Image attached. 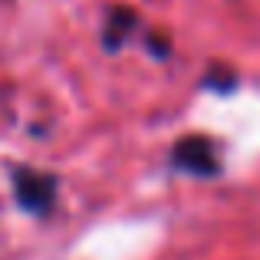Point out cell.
Here are the masks:
<instances>
[{"label":"cell","mask_w":260,"mask_h":260,"mask_svg":"<svg viewBox=\"0 0 260 260\" xmlns=\"http://www.w3.org/2000/svg\"><path fill=\"white\" fill-rule=\"evenodd\" d=\"M17 198L26 211H46L53 204V194H56V181L50 175H40V172H17Z\"/></svg>","instance_id":"obj_1"},{"label":"cell","mask_w":260,"mask_h":260,"mask_svg":"<svg viewBox=\"0 0 260 260\" xmlns=\"http://www.w3.org/2000/svg\"><path fill=\"white\" fill-rule=\"evenodd\" d=\"M175 161L184 168V172H194V175H214L217 172V155L214 145L208 139H184L175 145Z\"/></svg>","instance_id":"obj_2"}]
</instances>
